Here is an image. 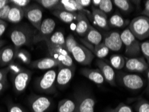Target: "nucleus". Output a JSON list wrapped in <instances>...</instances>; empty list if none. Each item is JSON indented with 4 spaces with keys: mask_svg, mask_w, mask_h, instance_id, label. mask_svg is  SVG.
Masks as SVG:
<instances>
[{
    "mask_svg": "<svg viewBox=\"0 0 149 112\" xmlns=\"http://www.w3.org/2000/svg\"><path fill=\"white\" fill-rule=\"evenodd\" d=\"M34 32L26 24L16 26L10 32V39L15 48H20L24 46H28L32 44Z\"/></svg>",
    "mask_w": 149,
    "mask_h": 112,
    "instance_id": "1",
    "label": "nucleus"
},
{
    "mask_svg": "<svg viewBox=\"0 0 149 112\" xmlns=\"http://www.w3.org/2000/svg\"><path fill=\"white\" fill-rule=\"evenodd\" d=\"M116 79L122 87L134 91H140L146 85L145 79L142 76L135 73L118 71Z\"/></svg>",
    "mask_w": 149,
    "mask_h": 112,
    "instance_id": "2",
    "label": "nucleus"
},
{
    "mask_svg": "<svg viewBox=\"0 0 149 112\" xmlns=\"http://www.w3.org/2000/svg\"><path fill=\"white\" fill-rule=\"evenodd\" d=\"M121 39L122 43L125 46V55L127 58H134V57L141 56V43L132 34L128 28L123 30L121 34Z\"/></svg>",
    "mask_w": 149,
    "mask_h": 112,
    "instance_id": "3",
    "label": "nucleus"
},
{
    "mask_svg": "<svg viewBox=\"0 0 149 112\" xmlns=\"http://www.w3.org/2000/svg\"><path fill=\"white\" fill-rule=\"evenodd\" d=\"M128 29L139 41L146 40L149 38V18L144 16L134 17L129 23Z\"/></svg>",
    "mask_w": 149,
    "mask_h": 112,
    "instance_id": "4",
    "label": "nucleus"
},
{
    "mask_svg": "<svg viewBox=\"0 0 149 112\" xmlns=\"http://www.w3.org/2000/svg\"><path fill=\"white\" fill-rule=\"evenodd\" d=\"M56 79L55 70H49L36 81V89L41 93H54L56 91Z\"/></svg>",
    "mask_w": 149,
    "mask_h": 112,
    "instance_id": "5",
    "label": "nucleus"
},
{
    "mask_svg": "<svg viewBox=\"0 0 149 112\" xmlns=\"http://www.w3.org/2000/svg\"><path fill=\"white\" fill-rule=\"evenodd\" d=\"M12 74V84L14 91L17 94L22 93L27 88L31 80L32 73L30 70L20 68Z\"/></svg>",
    "mask_w": 149,
    "mask_h": 112,
    "instance_id": "6",
    "label": "nucleus"
},
{
    "mask_svg": "<svg viewBox=\"0 0 149 112\" xmlns=\"http://www.w3.org/2000/svg\"><path fill=\"white\" fill-rule=\"evenodd\" d=\"M50 55L58 62V67H75L70 53L65 47L47 45Z\"/></svg>",
    "mask_w": 149,
    "mask_h": 112,
    "instance_id": "7",
    "label": "nucleus"
},
{
    "mask_svg": "<svg viewBox=\"0 0 149 112\" xmlns=\"http://www.w3.org/2000/svg\"><path fill=\"white\" fill-rule=\"evenodd\" d=\"M28 104L32 112H49L52 106L51 98L38 95H31Z\"/></svg>",
    "mask_w": 149,
    "mask_h": 112,
    "instance_id": "8",
    "label": "nucleus"
},
{
    "mask_svg": "<svg viewBox=\"0 0 149 112\" xmlns=\"http://www.w3.org/2000/svg\"><path fill=\"white\" fill-rule=\"evenodd\" d=\"M55 22L52 18H46L42 22L40 29L38 30V32L34 35L32 44L39 43L40 42L46 41L50 38V36L53 34V32L55 29Z\"/></svg>",
    "mask_w": 149,
    "mask_h": 112,
    "instance_id": "9",
    "label": "nucleus"
},
{
    "mask_svg": "<svg viewBox=\"0 0 149 112\" xmlns=\"http://www.w3.org/2000/svg\"><path fill=\"white\" fill-rule=\"evenodd\" d=\"M24 17L28 19L30 24L37 30H38L43 21L42 9L40 6L33 3L24 8Z\"/></svg>",
    "mask_w": 149,
    "mask_h": 112,
    "instance_id": "10",
    "label": "nucleus"
},
{
    "mask_svg": "<svg viewBox=\"0 0 149 112\" xmlns=\"http://www.w3.org/2000/svg\"><path fill=\"white\" fill-rule=\"evenodd\" d=\"M71 54L77 62L83 65H89L95 57L89 48L79 43L73 48Z\"/></svg>",
    "mask_w": 149,
    "mask_h": 112,
    "instance_id": "11",
    "label": "nucleus"
},
{
    "mask_svg": "<svg viewBox=\"0 0 149 112\" xmlns=\"http://www.w3.org/2000/svg\"><path fill=\"white\" fill-rule=\"evenodd\" d=\"M125 69L129 72H144L148 71L149 66L142 56L134 58L126 57Z\"/></svg>",
    "mask_w": 149,
    "mask_h": 112,
    "instance_id": "12",
    "label": "nucleus"
},
{
    "mask_svg": "<svg viewBox=\"0 0 149 112\" xmlns=\"http://www.w3.org/2000/svg\"><path fill=\"white\" fill-rule=\"evenodd\" d=\"M74 71L75 67H58L56 85L61 89L65 88L73 79Z\"/></svg>",
    "mask_w": 149,
    "mask_h": 112,
    "instance_id": "13",
    "label": "nucleus"
},
{
    "mask_svg": "<svg viewBox=\"0 0 149 112\" xmlns=\"http://www.w3.org/2000/svg\"><path fill=\"white\" fill-rule=\"evenodd\" d=\"M77 112H94L95 99L87 94H78L76 96Z\"/></svg>",
    "mask_w": 149,
    "mask_h": 112,
    "instance_id": "14",
    "label": "nucleus"
},
{
    "mask_svg": "<svg viewBox=\"0 0 149 112\" xmlns=\"http://www.w3.org/2000/svg\"><path fill=\"white\" fill-rule=\"evenodd\" d=\"M96 65L104 76V79L111 86L116 85V74L114 70L106 61L98 59L96 61Z\"/></svg>",
    "mask_w": 149,
    "mask_h": 112,
    "instance_id": "15",
    "label": "nucleus"
},
{
    "mask_svg": "<svg viewBox=\"0 0 149 112\" xmlns=\"http://www.w3.org/2000/svg\"><path fill=\"white\" fill-rule=\"evenodd\" d=\"M103 42L109 50L113 52L120 51L123 45L120 33L116 31L108 33Z\"/></svg>",
    "mask_w": 149,
    "mask_h": 112,
    "instance_id": "16",
    "label": "nucleus"
},
{
    "mask_svg": "<svg viewBox=\"0 0 149 112\" xmlns=\"http://www.w3.org/2000/svg\"><path fill=\"white\" fill-rule=\"evenodd\" d=\"M102 40L103 37L102 34L93 26H91L88 32L85 36V40L82 39L81 41L85 45H86L85 47L90 50L93 46L97 45L102 42Z\"/></svg>",
    "mask_w": 149,
    "mask_h": 112,
    "instance_id": "17",
    "label": "nucleus"
},
{
    "mask_svg": "<svg viewBox=\"0 0 149 112\" xmlns=\"http://www.w3.org/2000/svg\"><path fill=\"white\" fill-rule=\"evenodd\" d=\"M57 10H65L70 12H83L90 15V12L81 7L77 0H61Z\"/></svg>",
    "mask_w": 149,
    "mask_h": 112,
    "instance_id": "18",
    "label": "nucleus"
},
{
    "mask_svg": "<svg viewBox=\"0 0 149 112\" xmlns=\"http://www.w3.org/2000/svg\"><path fill=\"white\" fill-rule=\"evenodd\" d=\"M16 58V49L14 47L7 46L0 50V66L7 67L14 63Z\"/></svg>",
    "mask_w": 149,
    "mask_h": 112,
    "instance_id": "19",
    "label": "nucleus"
},
{
    "mask_svg": "<svg viewBox=\"0 0 149 112\" xmlns=\"http://www.w3.org/2000/svg\"><path fill=\"white\" fill-rule=\"evenodd\" d=\"M82 75L85 78L88 79L95 84L101 85L105 82L104 76L99 69H89V68H83L80 71Z\"/></svg>",
    "mask_w": 149,
    "mask_h": 112,
    "instance_id": "20",
    "label": "nucleus"
},
{
    "mask_svg": "<svg viewBox=\"0 0 149 112\" xmlns=\"http://www.w3.org/2000/svg\"><path fill=\"white\" fill-rule=\"evenodd\" d=\"M30 67L33 69L40 70H48L52 68L58 67V62L51 56L45 57L38 60L32 61L29 65Z\"/></svg>",
    "mask_w": 149,
    "mask_h": 112,
    "instance_id": "21",
    "label": "nucleus"
},
{
    "mask_svg": "<svg viewBox=\"0 0 149 112\" xmlns=\"http://www.w3.org/2000/svg\"><path fill=\"white\" fill-rule=\"evenodd\" d=\"M91 17L95 24L102 29L108 30L109 25L107 14L102 12L100 9L94 7L91 8Z\"/></svg>",
    "mask_w": 149,
    "mask_h": 112,
    "instance_id": "22",
    "label": "nucleus"
},
{
    "mask_svg": "<svg viewBox=\"0 0 149 112\" xmlns=\"http://www.w3.org/2000/svg\"><path fill=\"white\" fill-rule=\"evenodd\" d=\"M91 25L85 13L78 12L75 31L78 35L81 36H85L89 30Z\"/></svg>",
    "mask_w": 149,
    "mask_h": 112,
    "instance_id": "23",
    "label": "nucleus"
},
{
    "mask_svg": "<svg viewBox=\"0 0 149 112\" xmlns=\"http://www.w3.org/2000/svg\"><path fill=\"white\" fill-rule=\"evenodd\" d=\"M24 17V8H19L11 3V8L7 21L13 24H18L22 20Z\"/></svg>",
    "mask_w": 149,
    "mask_h": 112,
    "instance_id": "24",
    "label": "nucleus"
},
{
    "mask_svg": "<svg viewBox=\"0 0 149 112\" xmlns=\"http://www.w3.org/2000/svg\"><path fill=\"white\" fill-rule=\"evenodd\" d=\"M52 15L57 17L65 23H71L74 20H77L78 12H70L65 10H52L51 11Z\"/></svg>",
    "mask_w": 149,
    "mask_h": 112,
    "instance_id": "25",
    "label": "nucleus"
},
{
    "mask_svg": "<svg viewBox=\"0 0 149 112\" xmlns=\"http://www.w3.org/2000/svg\"><path fill=\"white\" fill-rule=\"evenodd\" d=\"M65 35L62 32L57 31L54 32L48 40H46L47 45L54 46V47H63L65 45Z\"/></svg>",
    "mask_w": 149,
    "mask_h": 112,
    "instance_id": "26",
    "label": "nucleus"
},
{
    "mask_svg": "<svg viewBox=\"0 0 149 112\" xmlns=\"http://www.w3.org/2000/svg\"><path fill=\"white\" fill-rule=\"evenodd\" d=\"M57 112H77L75 101L70 99H64L60 101L58 104Z\"/></svg>",
    "mask_w": 149,
    "mask_h": 112,
    "instance_id": "27",
    "label": "nucleus"
},
{
    "mask_svg": "<svg viewBox=\"0 0 149 112\" xmlns=\"http://www.w3.org/2000/svg\"><path fill=\"white\" fill-rule=\"evenodd\" d=\"M126 57L121 54H112L109 58V65L113 69L120 71L125 67Z\"/></svg>",
    "mask_w": 149,
    "mask_h": 112,
    "instance_id": "28",
    "label": "nucleus"
},
{
    "mask_svg": "<svg viewBox=\"0 0 149 112\" xmlns=\"http://www.w3.org/2000/svg\"><path fill=\"white\" fill-rule=\"evenodd\" d=\"M93 52L94 56H97L99 59H102L108 55L109 50V48L105 45L104 42H101L97 45L93 46L90 49Z\"/></svg>",
    "mask_w": 149,
    "mask_h": 112,
    "instance_id": "29",
    "label": "nucleus"
},
{
    "mask_svg": "<svg viewBox=\"0 0 149 112\" xmlns=\"http://www.w3.org/2000/svg\"><path fill=\"white\" fill-rule=\"evenodd\" d=\"M129 23V21L125 19L119 14H115L109 19V25L114 28H123Z\"/></svg>",
    "mask_w": 149,
    "mask_h": 112,
    "instance_id": "30",
    "label": "nucleus"
},
{
    "mask_svg": "<svg viewBox=\"0 0 149 112\" xmlns=\"http://www.w3.org/2000/svg\"><path fill=\"white\" fill-rule=\"evenodd\" d=\"M16 49V58L24 65H30L32 62L31 54L30 52L23 48H15Z\"/></svg>",
    "mask_w": 149,
    "mask_h": 112,
    "instance_id": "31",
    "label": "nucleus"
},
{
    "mask_svg": "<svg viewBox=\"0 0 149 112\" xmlns=\"http://www.w3.org/2000/svg\"><path fill=\"white\" fill-rule=\"evenodd\" d=\"M61 0H38L36 2L40 4L42 7L49 9L51 11L57 10L60 4Z\"/></svg>",
    "mask_w": 149,
    "mask_h": 112,
    "instance_id": "32",
    "label": "nucleus"
},
{
    "mask_svg": "<svg viewBox=\"0 0 149 112\" xmlns=\"http://www.w3.org/2000/svg\"><path fill=\"white\" fill-rule=\"evenodd\" d=\"M112 3L124 12H130L132 9L130 2L127 0H113Z\"/></svg>",
    "mask_w": 149,
    "mask_h": 112,
    "instance_id": "33",
    "label": "nucleus"
},
{
    "mask_svg": "<svg viewBox=\"0 0 149 112\" xmlns=\"http://www.w3.org/2000/svg\"><path fill=\"white\" fill-rule=\"evenodd\" d=\"M134 107L136 112H149V102L143 98L138 99Z\"/></svg>",
    "mask_w": 149,
    "mask_h": 112,
    "instance_id": "34",
    "label": "nucleus"
},
{
    "mask_svg": "<svg viewBox=\"0 0 149 112\" xmlns=\"http://www.w3.org/2000/svg\"><path fill=\"white\" fill-rule=\"evenodd\" d=\"M77 45L78 42L76 41L73 35L69 34V36L67 37V38L65 39V47L70 54L71 53V51L73 50V48Z\"/></svg>",
    "mask_w": 149,
    "mask_h": 112,
    "instance_id": "35",
    "label": "nucleus"
},
{
    "mask_svg": "<svg viewBox=\"0 0 149 112\" xmlns=\"http://www.w3.org/2000/svg\"><path fill=\"white\" fill-rule=\"evenodd\" d=\"M98 9L105 14H109L113 10V3L111 0H102Z\"/></svg>",
    "mask_w": 149,
    "mask_h": 112,
    "instance_id": "36",
    "label": "nucleus"
},
{
    "mask_svg": "<svg viewBox=\"0 0 149 112\" xmlns=\"http://www.w3.org/2000/svg\"><path fill=\"white\" fill-rule=\"evenodd\" d=\"M106 112H134L132 109L128 105L124 103H120L115 108L109 109Z\"/></svg>",
    "mask_w": 149,
    "mask_h": 112,
    "instance_id": "37",
    "label": "nucleus"
},
{
    "mask_svg": "<svg viewBox=\"0 0 149 112\" xmlns=\"http://www.w3.org/2000/svg\"><path fill=\"white\" fill-rule=\"evenodd\" d=\"M141 47L142 55L149 66V40L142 42Z\"/></svg>",
    "mask_w": 149,
    "mask_h": 112,
    "instance_id": "38",
    "label": "nucleus"
},
{
    "mask_svg": "<svg viewBox=\"0 0 149 112\" xmlns=\"http://www.w3.org/2000/svg\"><path fill=\"white\" fill-rule=\"evenodd\" d=\"M7 107L8 112H26L22 107L11 101L7 103Z\"/></svg>",
    "mask_w": 149,
    "mask_h": 112,
    "instance_id": "39",
    "label": "nucleus"
},
{
    "mask_svg": "<svg viewBox=\"0 0 149 112\" xmlns=\"http://www.w3.org/2000/svg\"><path fill=\"white\" fill-rule=\"evenodd\" d=\"M10 8L11 3H9L7 6H6L5 7L2 8L1 10H0V19L3 21H7Z\"/></svg>",
    "mask_w": 149,
    "mask_h": 112,
    "instance_id": "40",
    "label": "nucleus"
},
{
    "mask_svg": "<svg viewBox=\"0 0 149 112\" xmlns=\"http://www.w3.org/2000/svg\"><path fill=\"white\" fill-rule=\"evenodd\" d=\"M10 3L21 8H25L29 6L30 0H10Z\"/></svg>",
    "mask_w": 149,
    "mask_h": 112,
    "instance_id": "41",
    "label": "nucleus"
},
{
    "mask_svg": "<svg viewBox=\"0 0 149 112\" xmlns=\"http://www.w3.org/2000/svg\"><path fill=\"white\" fill-rule=\"evenodd\" d=\"M142 16H146L149 18V0L145 1V5H144V9L141 12Z\"/></svg>",
    "mask_w": 149,
    "mask_h": 112,
    "instance_id": "42",
    "label": "nucleus"
},
{
    "mask_svg": "<svg viewBox=\"0 0 149 112\" xmlns=\"http://www.w3.org/2000/svg\"><path fill=\"white\" fill-rule=\"evenodd\" d=\"M8 27V24L6 21L0 19V37L5 32L6 28Z\"/></svg>",
    "mask_w": 149,
    "mask_h": 112,
    "instance_id": "43",
    "label": "nucleus"
},
{
    "mask_svg": "<svg viewBox=\"0 0 149 112\" xmlns=\"http://www.w3.org/2000/svg\"><path fill=\"white\" fill-rule=\"evenodd\" d=\"M77 1L78 3L83 8L88 7L91 3V0H77Z\"/></svg>",
    "mask_w": 149,
    "mask_h": 112,
    "instance_id": "44",
    "label": "nucleus"
},
{
    "mask_svg": "<svg viewBox=\"0 0 149 112\" xmlns=\"http://www.w3.org/2000/svg\"><path fill=\"white\" fill-rule=\"evenodd\" d=\"M8 85V80L1 81V82H0V93H2L4 90L6 89Z\"/></svg>",
    "mask_w": 149,
    "mask_h": 112,
    "instance_id": "45",
    "label": "nucleus"
},
{
    "mask_svg": "<svg viewBox=\"0 0 149 112\" xmlns=\"http://www.w3.org/2000/svg\"><path fill=\"white\" fill-rule=\"evenodd\" d=\"M9 3H10V1L9 0H0V10H1Z\"/></svg>",
    "mask_w": 149,
    "mask_h": 112,
    "instance_id": "46",
    "label": "nucleus"
},
{
    "mask_svg": "<svg viewBox=\"0 0 149 112\" xmlns=\"http://www.w3.org/2000/svg\"><path fill=\"white\" fill-rule=\"evenodd\" d=\"M101 1H102V0H93V1H91V3H93L94 8H98L101 3Z\"/></svg>",
    "mask_w": 149,
    "mask_h": 112,
    "instance_id": "47",
    "label": "nucleus"
},
{
    "mask_svg": "<svg viewBox=\"0 0 149 112\" xmlns=\"http://www.w3.org/2000/svg\"><path fill=\"white\" fill-rule=\"evenodd\" d=\"M146 76H147V86L145 90V93L149 95V70L146 72Z\"/></svg>",
    "mask_w": 149,
    "mask_h": 112,
    "instance_id": "48",
    "label": "nucleus"
},
{
    "mask_svg": "<svg viewBox=\"0 0 149 112\" xmlns=\"http://www.w3.org/2000/svg\"><path fill=\"white\" fill-rule=\"evenodd\" d=\"M6 42L5 40L0 39V50H1V48H3L4 45H5V44H6Z\"/></svg>",
    "mask_w": 149,
    "mask_h": 112,
    "instance_id": "49",
    "label": "nucleus"
}]
</instances>
